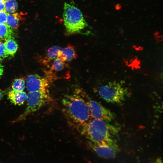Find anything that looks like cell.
I'll return each instance as SVG.
<instances>
[{
    "instance_id": "1",
    "label": "cell",
    "mask_w": 163,
    "mask_h": 163,
    "mask_svg": "<svg viewBox=\"0 0 163 163\" xmlns=\"http://www.w3.org/2000/svg\"><path fill=\"white\" fill-rule=\"evenodd\" d=\"M62 102L64 113L73 124L81 127L91 119L88 107L80 91L65 95Z\"/></svg>"
},
{
    "instance_id": "2",
    "label": "cell",
    "mask_w": 163,
    "mask_h": 163,
    "mask_svg": "<svg viewBox=\"0 0 163 163\" xmlns=\"http://www.w3.org/2000/svg\"><path fill=\"white\" fill-rule=\"evenodd\" d=\"M81 133L90 141L105 143L118 147L114 136L117 133L116 128L104 120L91 119L81 127Z\"/></svg>"
},
{
    "instance_id": "3",
    "label": "cell",
    "mask_w": 163,
    "mask_h": 163,
    "mask_svg": "<svg viewBox=\"0 0 163 163\" xmlns=\"http://www.w3.org/2000/svg\"><path fill=\"white\" fill-rule=\"evenodd\" d=\"M63 18L68 34L81 33L88 26L81 11L73 5L65 3Z\"/></svg>"
},
{
    "instance_id": "4",
    "label": "cell",
    "mask_w": 163,
    "mask_h": 163,
    "mask_svg": "<svg viewBox=\"0 0 163 163\" xmlns=\"http://www.w3.org/2000/svg\"><path fill=\"white\" fill-rule=\"evenodd\" d=\"M26 100L27 107L25 111L14 121L15 122L25 119L27 116L51 101L52 98L48 90L29 92Z\"/></svg>"
},
{
    "instance_id": "5",
    "label": "cell",
    "mask_w": 163,
    "mask_h": 163,
    "mask_svg": "<svg viewBox=\"0 0 163 163\" xmlns=\"http://www.w3.org/2000/svg\"><path fill=\"white\" fill-rule=\"evenodd\" d=\"M98 94L106 101L113 104H121L127 95V90L119 83L113 82L101 86Z\"/></svg>"
},
{
    "instance_id": "6",
    "label": "cell",
    "mask_w": 163,
    "mask_h": 163,
    "mask_svg": "<svg viewBox=\"0 0 163 163\" xmlns=\"http://www.w3.org/2000/svg\"><path fill=\"white\" fill-rule=\"evenodd\" d=\"M88 107L91 117L93 118L102 120L108 122L115 118V115L101 104L91 99L87 95L81 93Z\"/></svg>"
},
{
    "instance_id": "7",
    "label": "cell",
    "mask_w": 163,
    "mask_h": 163,
    "mask_svg": "<svg viewBox=\"0 0 163 163\" xmlns=\"http://www.w3.org/2000/svg\"><path fill=\"white\" fill-rule=\"evenodd\" d=\"M50 81L46 78L37 74L29 75L27 79L26 87L29 92L48 90Z\"/></svg>"
},
{
    "instance_id": "8",
    "label": "cell",
    "mask_w": 163,
    "mask_h": 163,
    "mask_svg": "<svg viewBox=\"0 0 163 163\" xmlns=\"http://www.w3.org/2000/svg\"><path fill=\"white\" fill-rule=\"evenodd\" d=\"M89 146L99 156L106 158H114L116 155L118 147L105 143L88 142Z\"/></svg>"
},
{
    "instance_id": "9",
    "label": "cell",
    "mask_w": 163,
    "mask_h": 163,
    "mask_svg": "<svg viewBox=\"0 0 163 163\" xmlns=\"http://www.w3.org/2000/svg\"><path fill=\"white\" fill-rule=\"evenodd\" d=\"M51 65L48 67H50V70L45 72L47 75L46 78L50 81L54 79H56L55 74L56 73L61 72L66 68V65L65 62L63 61L59 58H57L53 60Z\"/></svg>"
},
{
    "instance_id": "10",
    "label": "cell",
    "mask_w": 163,
    "mask_h": 163,
    "mask_svg": "<svg viewBox=\"0 0 163 163\" xmlns=\"http://www.w3.org/2000/svg\"><path fill=\"white\" fill-rule=\"evenodd\" d=\"M27 95L23 91H18L11 90L8 92V99L12 103L15 105H21L26 100Z\"/></svg>"
},
{
    "instance_id": "11",
    "label": "cell",
    "mask_w": 163,
    "mask_h": 163,
    "mask_svg": "<svg viewBox=\"0 0 163 163\" xmlns=\"http://www.w3.org/2000/svg\"><path fill=\"white\" fill-rule=\"evenodd\" d=\"M62 48L58 46H53L47 50L46 56L42 60V63L47 66L50 62L59 58Z\"/></svg>"
},
{
    "instance_id": "12",
    "label": "cell",
    "mask_w": 163,
    "mask_h": 163,
    "mask_svg": "<svg viewBox=\"0 0 163 163\" xmlns=\"http://www.w3.org/2000/svg\"><path fill=\"white\" fill-rule=\"evenodd\" d=\"M77 56L74 46L69 44L62 48L59 58L64 62H69L75 59Z\"/></svg>"
},
{
    "instance_id": "13",
    "label": "cell",
    "mask_w": 163,
    "mask_h": 163,
    "mask_svg": "<svg viewBox=\"0 0 163 163\" xmlns=\"http://www.w3.org/2000/svg\"><path fill=\"white\" fill-rule=\"evenodd\" d=\"M23 19L20 14H8L5 24L11 29L15 28L18 26L20 21Z\"/></svg>"
},
{
    "instance_id": "14",
    "label": "cell",
    "mask_w": 163,
    "mask_h": 163,
    "mask_svg": "<svg viewBox=\"0 0 163 163\" xmlns=\"http://www.w3.org/2000/svg\"><path fill=\"white\" fill-rule=\"evenodd\" d=\"M7 56H13L16 52L18 45L16 42L12 38L7 39L4 43Z\"/></svg>"
},
{
    "instance_id": "15",
    "label": "cell",
    "mask_w": 163,
    "mask_h": 163,
    "mask_svg": "<svg viewBox=\"0 0 163 163\" xmlns=\"http://www.w3.org/2000/svg\"><path fill=\"white\" fill-rule=\"evenodd\" d=\"M13 33L5 24H0V40L12 38Z\"/></svg>"
},
{
    "instance_id": "16",
    "label": "cell",
    "mask_w": 163,
    "mask_h": 163,
    "mask_svg": "<svg viewBox=\"0 0 163 163\" xmlns=\"http://www.w3.org/2000/svg\"><path fill=\"white\" fill-rule=\"evenodd\" d=\"M18 3L15 0H6L5 1V11L8 14L15 12L18 8Z\"/></svg>"
},
{
    "instance_id": "17",
    "label": "cell",
    "mask_w": 163,
    "mask_h": 163,
    "mask_svg": "<svg viewBox=\"0 0 163 163\" xmlns=\"http://www.w3.org/2000/svg\"><path fill=\"white\" fill-rule=\"evenodd\" d=\"M25 87V81L23 78L16 79L12 82V88L13 90L18 91H23Z\"/></svg>"
},
{
    "instance_id": "18",
    "label": "cell",
    "mask_w": 163,
    "mask_h": 163,
    "mask_svg": "<svg viewBox=\"0 0 163 163\" xmlns=\"http://www.w3.org/2000/svg\"><path fill=\"white\" fill-rule=\"evenodd\" d=\"M7 56L5 54L4 43L0 42V61Z\"/></svg>"
},
{
    "instance_id": "19",
    "label": "cell",
    "mask_w": 163,
    "mask_h": 163,
    "mask_svg": "<svg viewBox=\"0 0 163 163\" xmlns=\"http://www.w3.org/2000/svg\"><path fill=\"white\" fill-rule=\"evenodd\" d=\"M8 13L4 10L0 11V24H5Z\"/></svg>"
},
{
    "instance_id": "20",
    "label": "cell",
    "mask_w": 163,
    "mask_h": 163,
    "mask_svg": "<svg viewBox=\"0 0 163 163\" xmlns=\"http://www.w3.org/2000/svg\"><path fill=\"white\" fill-rule=\"evenodd\" d=\"M5 8V1L0 0V11H4Z\"/></svg>"
},
{
    "instance_id": "21",
    "label": "cell",
    "mask_w": 163,
    "mask_h": 163,
    "mask_svg": "<svg viewBox=\"0 0 163 163\" xmlns=\"http://www.w3.org/2000/svg\"><path fill=\"white\" fill-rule=\"evenodd\" d=\"M154 163H162V159L161 157L157 158Z\"/></svg>"
},
{
    "instance_id": "22",
    "label": "cell",
    "mask_w": 163,
    "mask_h": 163,
    "mask_svg": "<svg viewBox=\"0 0 163 163\" xmlns=\"http://www.w3.org/2000/svg\"><path fill=\"white\" fill-rule=\"evenodd\" d=\"M3 72V68L1 66H0V77L2 75Z\"/></svg>"
},
{
    "instance_id": "23",
    "label": "cell",
    "mask_w": 163,
    "mask_h": 163,
    "mask_svg": "<svg viewBox=\"0 0 163 163\" xmlns=\"http://www.w3.org/2000/svg\"><path fill=\"white\" fill-rule=\"evenodd\" d=\"M3 95V92L2 90H0V100H1V99L2 98Z\"/></svg>"
},
{
    "instance_id": "24",
    "label": "cell",
    "mask_w": 163,
    "mask_h": 163,
    "mask_svg": "<svg viewBox=\"0 0 163 163\" xmlns=\"http://www.w3.org/2000/svg\"><path fill=\"white\" fill-rule=\"evenodd\" d=\"M4 0L5 1L6 0Z\"/></svg>"
}]
</instances>
